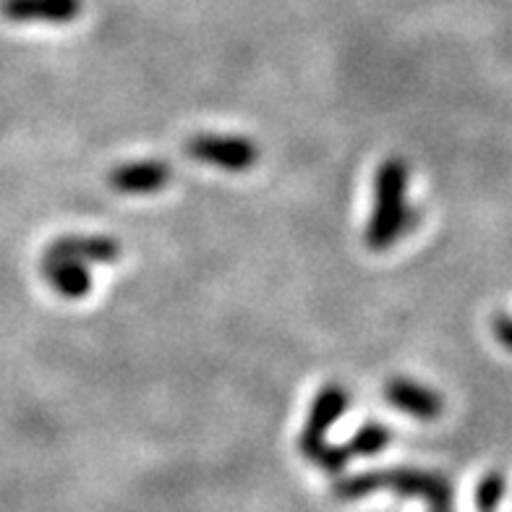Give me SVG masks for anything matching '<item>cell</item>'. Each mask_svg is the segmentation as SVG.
I'll return each instance as SVG.
<instances>
[{"mask_svg":"<svg viewBox=\"0 0 512 512\" xmlns=\"http://www.w3.org/2000/svg\"><path fill=\"white\" fill-rule=\"evenodd\" d=\"M392 489L400 497H421L429 502L432 512H452V484L432 471H416V468H390V471L358 473L351 479L337 481L332 497L353 502V499L369 497L371 492Z\"/></svg>","mask_w":512,"mask_h":512,"instance_id":"6da1fadb","label":"cell"},{"mask_svg":"<svg viewBox=\"0 0 512 512\" xmlns=\"http://www.w3.org/2000/svg\"><path fill=\"white\" fill-rule=\"evenodd\" d=\"M405 191H408V165L395 157L384 160L374 178V212L366 225L369 249H390L416 223L413 209L405 204Z\"/></svg>","mask_w":512,"mask_h":512,"instance_id":"7a4b0ae2","label":"cell"},{"mask_svg":"<svg viewBox=\"0 0 512 512\" xmlns=\"http://www.w3.org/2000/svg\"><path fill=\"white\" fill-rule=\"evenodd\" d=\"M348 403H351V395L340 384H327L322 392H319L314 403H311L309 421H306L304 432L298 437V450L306 460H317V455L322 452V447L327 445V432L330 426L335 424L337 418L348 411Z\"/></svg>","mask_w":512,"mask_h":512,"instance_id":"3957f363","label":"cell"},{"mask_svg":"<svg viewBox=\"0 0 512 512\" xmlns=\"http://www.w3.org/2000/svg\"><path fill=\"white\" fill-rule=\"evenodd\" d=\"M186 155L199 162H207V165L233 170V173L254 168L259 162L256 144H251L249 139H241V136H194L186 142Z\"/></svg>","mask_w":512,"mask_h":512,"instance_id":"277c9868","label":"cell"},{"mask_svg":"<svg viewBox=\"0 0 512 512\" xmlns=\"http://www.w3.org/2000/svg\"><path fill=\"white\" fill-rule=\"evenodd\" d=\"M121 256V243L108 236H63L45 251V259H66L79 264H113Z\"/></svg>","mask_w":512,"mask_h":512,"instance_id":"5b68a950","label":"cell"},{"mask_svg":"<svg viewBox=\"0 0 512 512\" xmlns=\"http://www.w3.org/2000/svg\"><path fill=\"white\" fill-rule=\"evenodd\" d=\"M108 181L121 194H155L170 183V168L160 160L126 162L110 173Z\"/></svg>","mask_w":512,"mask_h":512,"instance_id":"8992f818","label":"cell"},{"mask_svg":"<svg viewBox=\"0 0 512 512\" xmlns=\"http://www.w3.org/2000/svg\"><path fill=\"white\" fill-rule=\"evenodd\" d=\"M384 398L390 400L392 408L408 413L413 418H437L442 413V398L437 392L424 387V384L413 382V379L395 377L384 384Z\"/></svg>","mask_w":512,"mask_h":512,"instance_id":"52a82bcc","label":"cell"},{"mask_svg":"<svg viewBox=\"0 0 512 512\" xmlns=\"http://www.w3.org/2000/svg\"><path fill=\"white\" fill-rule=\"evenodd\" d=\"M0 14L16 24L24 21L68 24L81 14V0H3Z\"/></svg>","mask_w":512,"mask_h":512,"instance_id":"ba28073f","label":"cell"},{"mask_svg":"<svg viewBox=\"0 0 512 512\" xmlns=\"http://www.w3.org/2000/svg\"><path fill=\"white\" fill-rule=\"evenodd\" d=\"M42 275L50 288L66 298H81L92 290V275L87 264L66 262V259H42Z\"/></svg>","mask_w":512,"mask_h":512,"instance_id":"9c48e42d","label":"cell"},{"mask_svg":"<svg viewBox=\"0 0 512 512\" xmlns=\"http://www.w3.org/2000/svg\"><path fill=\"white\" fill-rule=\"evenodd\" d=\"M390 439L392 434L387 426L377 424V421H366L345 447H348L351 455H364V458H369V455H377V452H382L384 447L390 445Z\"/></svg>","mask_w":512,"mask_h":512,"instance_id":"30bf717a","label":"cell"},{"mask_svg":"<svg viewBox=\"0 0 512 512\" xmlns=\"http://www.w3.org/2000/svg\"><path fill=\"white\" fill-rule=\"evenodd\" d=\"M507 494V481L502 473H486L484 479L479 481L476 489V510L479 512H497L499 502Z\"/></svg>","mask_w":512,"mask_h":512,"instance_id":"8fae6325","label":"cell"},{"mask_svg":"<svg viewBox=\"0 0 512 512\" xmlns=\"http://www.w3.org/2000/svg\"><path fill=\"white\" fill-rule=\"evenodd\" d=\"M348 460H351V452H348V447L324 445L322 452H319L314 463H317L324 473H330V476H337V473L345 471V465H348Z\"/></svg>","mask_w":512,"mask_h":512,"instance_id":"7c38bea8","label":"cell"},{"mask_svg":"<svg viewBox=\"0 0 512 512\" xmlns=\"http://www.w3.org/2000/svg\"><path fill=\"white\" fill-rule=\"evenodd\" d=\"M492 330H494V335H497L499 343L505 345L507 351H512V317L510 314H497V317H494Z\"/></svg>","mask_w":512,"mask_h":512,"instance_id":"4fadbf2b","label":"cell"}]
</instances>
